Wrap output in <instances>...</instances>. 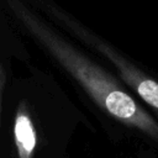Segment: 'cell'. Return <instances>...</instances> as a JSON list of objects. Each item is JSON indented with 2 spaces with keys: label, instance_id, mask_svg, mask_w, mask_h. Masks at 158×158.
I'll return each mask as SVG.
<instances>
[{
  "label": "cell",
  "instance_id": "1",
  "mask_svg": "<svg viewBox=\"0 0 158 158\" xmlns=\"http://www.w3.org/2000/svg\"><path fill=\"white\" fill-rule=\"evenodd\" d=\"M7 5L21 25L47 48L102 110L158 142V123L109 73L64 41L20 0H7Z\"/></svg>",
  "mask_w": 158,
  "mask_h": 158
},
{
  "label": "cell",
  "instance_id": "2",
  "mask_svg": "<svg viewBox=\"0 0 158 158\" xmlns=\"http://www.w3.org/2000/svg\"><path fill=\"white\" fill-rule=\"evenodd\" d=\"M47 7H48V12L53 17H56L60 23L65 25V27L69 28L70 32H73L77 37H79L89 46L94 47L102 56H105L117 68L123 81L128 86H131L132 90L144 102H147L156 111H158V83L154 79L146 75L141 69L135 67L131 62H128L120 53H117L111 46H109L106 42H104L94 33L88 31L75 20L69 17L65 12L57 9L56 6H47Z\"/></svg>",
  "mask_w": 158,
  "mask_h": 158
},
{
  "label": "cell",
  "instance_id": "3",
  "mask_svg": "<svg viewBox=\"0 0 158 158\" xmlns=\"http://www.w3.org/2000/svg\"><path fill=\"white\" fill-rule=\"evenodd\" d=\"M14 137L17 148V154L20 158H32L33 151L36 148V131L28 114L25 102L20 104L15 123H14Z\"/></svg>",
  "mask_w": 158,
  "mask_h": 158
},
{
  "label": "cell",
  "instance_id": "4",
  "mask_svg": "<svg viewBox=\"0 0 158 158\" xmlns=\"http://www.w3.org/2000/svg\"><path fill=\"white\" fill-rule=\"evenodd\" d=\"M4 84H5V72H4L2 65L0 64V102H1V94L4 89Z\"/></svg>",
  "mask_w": 158,
  "mask_h": 158
}]
</instances>
